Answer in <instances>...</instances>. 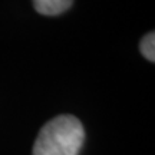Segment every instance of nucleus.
Wrapping results in <instances>:
<instances>
[{"instance_id":"obj_3","label":"nucleus","mask_w":155,"mask_h":155,"mask_svg":"<svg viewBox=\"0 0 155 155\" xmlns=\"http://www.w3.org/2000/svg\"><path fill=\"white\" fill-rule=\"evenodd\" d=\"M141 53L145 56V59L150 62H155V33L150 32L142 38L139 43Z\"/></svg>"},{"instance_id":"obj_2","label":"nucleus","mask_w":155,"mask_h":155,"mask_svg":"<svg viewBox=\"0 0 155 155\" xmlns=\"http://www.w3.org/2000/svg\"><path fill=\"white\" fill-rule=\"evenodd\" d=\"M73 0H33L36 12L43 16H56L66 12L72 6Z\"/></svg>"},{"instance_id":"obj_1","label":"nucleus","mask_w":155,"mask_h":155,"mask_svg":"<svg viewBox=\"0 0 155 155\" xmlns=\"http://www.w3.org/2000/svg\"><path fill=\"white\" fill-rule=\"evenodd\" d=\"M85 131L73 115H59L45 124L33 145V155H78Z\"/></svg>"}]
</instances>
